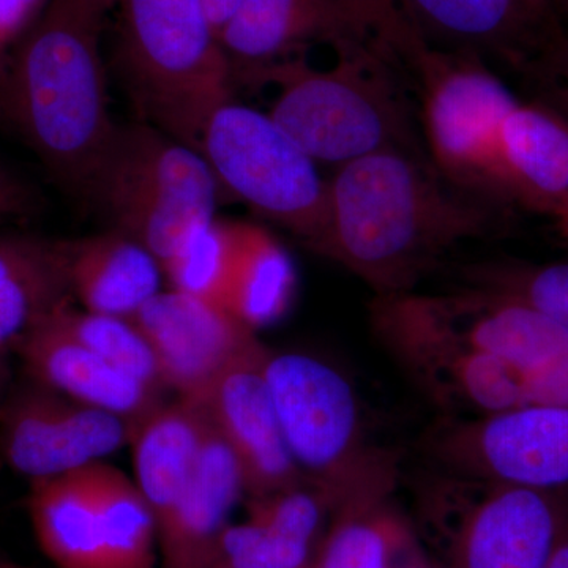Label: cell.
Wrapping results in <instances>:
<instances>
[{
    "mask_svg": "<svg viewBox=\"0 0 568 568\" xmlns=\"http://www.w3.org/2000/svg\"><path fill=\"white\" fill-rule=\"evenodd\" d=\"M327 185V231L317 253L375 295L416 291L452 248L495 226L493 205L455 189L422 152L369 153L336 168Z\"/></svg>",
    "mask_w": 568,
    "mask_h": 568,
    "instance_id": "6da1fadb",
    "label": "cell"
},
{
    "mask_svg": "<svg viewBox=\"0 0 568 568\" xmlns=\"http://www.w3.org/2000/svg\"><path fill=\"white\" fill-rule=\"evenodd\" d=\"M104 14L82 0H51L0 80L3 108L48 171L91 196L119 125L100 54Z\"/></svg>",
    "mask_w": 568,
    "mask_h": 568,
    "instance_id": "7a4b0ae2",
    "label": "cell"
},
{
    "mask_svg": "<svg viewBox=\"0 0 568 568\" xmlns=\"http://www.w3.org/2000/svg\"><path fill=\"white\" fill-rule=\"evenodd\" d=\"M331 69L301 55L265 71L256 85L278 88L268 114L316 163L335 168L386 149L426 153L402 71L372 44L336 48Z\"/></svg>",
    "mask_w": 568,
    "mask_h": 568,
    "instance_id": "3957f363",
    "label": "cell"
},
{
    "mask_svg": "<svg viewBox=\"0 0 568 568\" xmlns=\"http://www.w3.org/2000/svg\"><path fill=\"white\" fill-rule=\"evenodd\" d=\"M264 373L287 450L334 517L384 506L395 488L396 463L366 436L349 381L304 353L268 351Z\"/></svg>",
    "mask_w": 568,
    "mask_h": 568,
    "instance_id": "277c9868",
    "label": "cell"
},
{
    "mask_svg": "<svg viewBox=\"0 0 568 568\" xmlns=\"http://www.w3.org/2000/svg\"><path fill=\"white\" fill-rule=\"evenodd\" d=\"M118 3L134 102L148 123L197 151L205 123L233 100L235 82L204 0Z\"/></svg>",
    "mask_w": 568,
    "mask_h": 568,
    "instance_id": "5b68a950",
    "label": "cell"
},
{
    "mask_svg": "<svg viewBox=\"0 0 568 568\" xmlns=\"http://www.w3.org/2000/svg\"><path fill=\"white\" fill-rule=\"evenodd\" d=\"M91 196L114 230L140 242L163 268L197 226L215 219L222 192L196 149L136 123L119 126Z\"/></svg>",
    "mask_w": 568,
    "mask_h": 568,
    "instance_id": "8992f818",
    "label": "cell"
},
{
    "mask_svg": "<svg viewBox=\"0 0 568 568\" xmlns=\"http://www.w3.org/2000/svg\"><path fill=\"white\" fill-rule=\"evenodd\" d=\"M197 151L220 192L320 252L327 231V181L268 112L224 103L205 123Z\"/></svg>",
    "mask_w": 568,
    "mask_h": 568,
    "instance_id": "52a82bcc",
    "label": "cell"
},
{
    "mask_svg": "<svg viewBox=\"0 0 568 568\" xmlns=\"http://www.w3.org/2000/svg\"><path fill=\"white\" fill-rule=\"evenodd\" d=\"M409 74L420 95L429 163L455 189L491 205L497 201L493 178L497 130L518 100L487 62L469 52L426 44Z\"/></svg>",
    "mask_w": 568,
    "mask_h": 568,
    "instance_id": "ba28073f",
    "label": "cell"
},
{
    "mask_svg": "<svg viewBox=\"0 0 568 568\" xmlns=\"http://www.w3.org/2000/svg\"><path fill=\"white\" fill-rule=\"evenodd\" d=\"M425 515L447 532L448 568H547L568 515L562 491L432 478Z\"/></svg>",
    "mask_w": 568,
    "mask_h": 568,
    "instance_id": "9c48e42d",
    "label": "cell"
},
{
    "mask_svg": "<svg viewBox=\"0 0 568 568\" xmlns=\"http://www.w3.org/2000/svg\"><path fill=\"white\" fill-rule=\"evenodd\" d=\"M369 324L377 342L447 417H477L528 406L519 377L478 353L418 308L410 293L375 295Z\"/></svg>",
    "mask_w": 568,
    "mask_h": 568,
    "instance_id": "30bf717a",
    "label": "cell"
},
{
    "mask_svg": "<svg viewBox=\"0 0 568 568\" xmlns=\"http://www.w3.org/2000/svg\"><path fill=\"white\" fill-rule=\"evenodd\" d=\"M424 447L447 476L538 491L568 487V407L528 405L447 417Z\"/></svg>",
    "mask_w": 568,
    "mask_h": 568,
    "instance_id": "8fae6325",
    "label": "cell"
},
{
    "mask_svg": "<svg viewBox=\"0 0 568 568\" xmlns=\"http://www.w3.org/2000/svg\"><path fill=\"white\" fill-rule=\"evenodd\" d=\"M414 301L429 320L478 353L506 364L529 405L568 407V328L544 313L484 287L424 294Z\"/></svg>",
    "mask_w": 568,
    "mask_h": 568,
    "instance_id": "7c38bea8",
    "label": "cell"
},
{
    "mask_svg": "<svg viewBox=\"0 0 568 568\" xmlns=\"http://www.w3.org/2000/svg\"><path fill=\"white\" fill-rule=\"evenodd\" d=\"M422 39L437 50L493 59L530 81L568 50L552 0H402Z\"/></svg>",
    "mask_w": 568,
    "mask_h": 568,
    "instance_id": "4fadbf2b",
    "label": "cell"
},
{
    "mask_svg": "<svg viewBox=\"0 0 568 568\" xmlns=\"http://www.w3.org/2000/svg\"><path fill=\"white\" fill-rule=\"evenodd\" d=\"M123 418L29 379L0 403V454L29 480L103 462L132 439Z\"/></svg>",
    "mask_w": 568,
    "mask_h": 568,
    "instance_id": "5bb4252c",
    "label": "cell"
},
{
    "mask_svg": "<svg viewBox=\"0 0 568 568\" xmlns=\"http://www.w3.org/2000/svg\"><path fill=\"white\" fill-rule=\"evenodd\" d=\"M130 320L151 345L166 390L185 402H203L231 365L261 345L230 310L181 291H160Z\"/></svg>",
    "mask_w": 568,
    "mask_h": 568,
    "instance_id": "9a60e30c",
    "label": "cell"
},
{
    "mask_svg": "<svg viewBox=\"0 0 568 568\" xmlns=\"http://www.w3.org/2000/svg\"><path fill=\"white\" fill-rule=\"evenodd\" d=\"M268 351L261 343L239 358L220 376L203 402L197 403L237 458L245 495L250 497L306 484L287 450L265 379Z\"/></svg>",
    "mask_w": 568,
    "mask_h": 568,
    "instance_id": "2e32d148",
    "label": "cell"
},
{
    "mask_svg": "<svg viewBox=\"0 0 568 568\" xmlns=\"http://www.w3.org/2000/svg\"><path fill=\"white\" fill-rule=\"evenodd\" d=\"M353 41L365 40L335 0H241L220 32L234 81L248 85L312 44L336 50Z\"/></svg>",
    "mask_w": 568,
    "mask_h": 568,
    "instance_id": "e0dca14e",
    "label": "cell"
},
{
    "mask_svg": "<svg viewBox=\"0 0 568 568\" xmlns=\"http://www.w3.org/2000/svg\"><path fill=\"white\" fill-rule=\"evenodd\" d=\"M14 351L29 379L123 418L132 432L166 403L162 392L145 386L81 345L59 324L54 312L33 325Z\"/></svg>",
    "mask_w": 568,
    "mask_h": 568,
    "instance_id": "ac0fdd59",
    "label": "cell"
},
{
    "mask_svg": "<svg viewBox=\"0 0 568 568\" xmlns=\"http://www.w3.org/2000/svg\"><path fill=\"white\" fill-rule=\"evenodd\" d=\"M496 197L555 216L568 204V122L545 104L518 102L497 130Z\"/></svg>",
    "mask_w": 568,
    "mask_h": 568,
    "instance_id": "d6986e66",
    "label": "cell"
},
{
    "mask_svg": "<svg viewBox=\"0 0 568 568\" xmlns=\"http://www.w3.org/2000/svg\"><path fill=\"white\" fill-rule=\"evenodd\" d=\"M244 495L237 458L209 420L192 477L159 528L164 568H207L216 538Z\"/></svg>",
    "mask_w": 568,
    "mask_h": 568,
    "instance_id": "ffe728a7",
    "label": "cell"
},
{
    "mask_svg": "<svg viewBox=\"0 0 568 568\" xmlns=\"http://www.w3.org/2000/svg\"><path fill=\"white\" fill-rule=\"evenodd\" d=\"M61 245L71 298L85 312L130 320L162 291L159 261L121 231Z\"/></svg>",
    "mask_w": 568,
    "mask_h": 568,
    "instance_id": "44dd1931",
    "label": "cell"
},
{
    "mask_svg": "<svg viewBox=\"0 0 568 568\" xmlns=\"http://www.w3.org/2000/svg\"><path fill=\"white\" fill-rule=\"evenodd\" d=\"M207 428L203 406L178 398L156 407L133 429L134 481L155 515L156 528L181 499Z\"/></svg>",
    "mask_w": 568,
    "mask_h": 568,
    "instance_id": "7402d4cb",
    "label": "cell"
},
{
    "mask_svg": "<svg viewBox=\"0 0 568 568\" xmlns=\"http://www.w3.org/2000/svg\"><path fill=\"white\" fill-rule=\"evenodd\" d=\"M69 301L61 241L0 237V354Z\"/></svg>",
    "mask_w": 568,
    "mask_h": 568,
    "instance_id": "603a6c76",
    "label": "cell"
},
{
    "mask_svg": "<svg viewBox=\"0 0 568 568\" xmlns=\"http://www.w3.org/2000/svg\"><path fill=\"white\" fill-rule=\"evenodd\" d=\"M290 253L264 227L231 222V260L222 305L253 331L276 323L294 301Z\"/></svg>",
    "mask_w": 568,
    "mask_h": 568,
    "instance_id": "cb8c5ba5",
    "label": "cell"
},
{
    "mask_svg": "<svg viewBox=\"0 0 568 568\" xmlns=\"http://www.w3.org/2000/svg\"><path fill=\"white\" fill-rule=\"evenodd\" d=\"M28 510L33 536L55 568H103L100 519L88 466L31 480Z\"/></svg>",
    "mask_w": 568,
    "mask_h": 568,
    "instance_id": "d4e9b609",
    "label": "cell"
},
{
    "mask_svg": "<svg viewBox=\"0 0 568 568\" xmlns=\"http://www.w3.org/2000/svg\"><path fill=\"white\" fill-rule=\"evenodd\" d=\"M100 519L103 568H156L159 528L136 481L104 462L88 466Z\"/></svg>",
    "mask_w": 568,
    "mask_h": 568,
    "instance_id": "484cf974",
    "label": "cell"
},
{
    "mask_svg": "<svg viewBox=\"0 0 568 568\" xmlns=\"http://www.w3.org/2000/svg\"><path fill=\"white\" fill-rule=\"evenodd\" d=\"M54 317L81 345L104 362L156 392H166L159 364L144 334L129 317L97 315L74 308L73 301L54 310Z\"/></svg>",
    "mask_w": 568,
    "mask_h": 568,
    "instance_id": "4316f807",
    "label": "cell"
},
{
    "mask_svg": "<svg viewBox=\"0 0 568 568\" xmlns=\"http://www.w3.org/2000/svg\"><path fill=\"white\" fill-rule=\"evenodd\" d=\"M403 538L383 506L343 511L332 519L312 568H398Z\"/></svg>",
    "mask_w": 568,
    "mask_h": 568,
    "instance_id": "83f0119b",
    "label": "cell"
},
{
    "mask_svg": "<svg viewBox=\"0 0 568 568\" xmlns=\"http://www.w3.org/2000/svg\"><path fill=\"white\" fill-rule=\"evenodd\" d=\"M462 280L507 295L568 328V263H478L466 265Z\"/></svg>",
    "mask_w": 568,
    "mask_h": 568,
    "instance_id": "f1b7e54d",
    "label": "cell"
},
{
    "mask_svg": "<svg viewBox=\"0 0 568 568\" xmlns=\"http://www.w3.org/2000/svg\"><path fill=\"white\" fill-rule=\"evenodd\" d=\"M231 260V222L213 219L201 224L163 265L170 290L222 305Z\"/></svg>",
    "mask_w": 568,
    "mask_h": 568,
    "instance_id": "f546056e",
    "label": "cell"
},
{
    "mask_svg": "<svg viewBox=\"0 0 568 568\" xmlns=\"http://www.w3.org/2000/svg\"><path fill=\"white\" fill-rule=\"evenodd\" d=\"M316 549L245 519L216 538L207 568H308Z\"/></svg>",
    "mask_w": 568,
    "mask_h": 568,
    "instance_id": "4dcf8cb0",
    "label": "cell"
},
{
    "mask_svg": "<svg viewBox=\"0 0 568 568\" xmlns=\"http://www.w3.org/2000/svg\"><path fill=\"white\" fill-rule=\"evenodd\" d=\"M332 518L334 514L327 500L308 484L250 497L246 504V519L250 521L315 549L327 532Z\"/></svg>",
    "mask_w": 568,
    "mask_h": 568,
    "instance_id": "1f68e13d",
    "label": "cell"
},
{
    "mask_svg": "<svg viewBox=\"0 0 568 568\" xmlns=\"http://www.w3.org/2000/svg\"><path fill=\"white\" fill-rule=\"evenodd\" d=\"M358 36L388 61L409 71L426 41L407 17L402 0H335Z\"/></svg>",
    "mask_w": 568,
    "mask_h": 568,
    "instance_id": "d6a6232c",
    "label": "cell"
},
{
    "mask_svg": "<svg viewBox=\"0 0 568 568\" xmlns=\"http://www.w3.org/2000/svg\"><path fill=\"white\" fill-rule=\"evenodd\" d=\"M41 0H0V58L10 44L29 31Z\"/></svg>",
    "mask_w": 568,
    "mask_h": 568,
    "instance_id": "836d02e7",
    "label": "cell"
},
{
    "mask_svg": "<svg viewBox=\"0 0 568 568\" xmlns=\"http://www.w3.org/2000/svg\"><path fill=\"white\" fill-rule=\"evenodd\" d=\"M534 84L544 95L545 106L551 108L568 122V51Z\"/></svg>",
    "mask_w": 568,
    "mask_h": 568,
    "instance_id": "e575fe53",
    "label": "cell"
},
{
    "mask_svg": "<svg viewBox=\"0 0 568 568\" xmlns=\"http://www.w3.org/2000/svg\"><path fill=\"white\" fill-rule=\"evenodd\" d=\"M31 201L29 190L0 164V215H24Z\"/></svg>",
    "mask_w": 568,
    "mask_h": 568,
    "instance_id": "d590c367",
    "label": "cell"
},
{
    "mask_svg": "<svg viewBox=\"0 0 568 568\" xmlns=\"http://www.w3.org/2000/svg\"><path fill=\"white\" fill-rule=\"evenodd\" d=\"M241 0H204L205 10H207L209 17L216 33L223 31L224 24L230 21L233 17L234 11L237 10Z\"/></svg>",
    "mask_w": 568,
    "mask_h": 568,
    "instance_id": "8d00e7d4",
    "label": "cell"
},
{
    "mask_svg": "<svg viewBox=\"0 0 568 568\" xmlns=\"http://www.w3.org/2000/svg\"><path fill=\"white\" fill-rule=\"evenodd\" d=\"M547 568H568V515L560 530L556 547L552 549Z\"/></svg>",
    "mask_w": 568,
    "mask_h": 568,
    "instance_id": "74e56055",
    "label": "cell"
},
{
    "mask_svg": "<svg viewBox=\"0 0 568 568\" xmlns=\"http://www.w3.org/2000/svg\"><path fill=\"white\" fill-rule=\"evenodd\" d=\"M82 2L88 3L89 7L104 14L112 6L118 3V0H82Z\"/></svg>",
    "mask_w": 568,
    "mask_h": 568,
    "instance_id": "f35d334b",
    "label": "cell"
},
{
    "mask_svg": "<svg viewBox=\"0 0 568 568\" xmlns=\"http://www.w3.org/2000/svg\"><path fill=\"white\" fill-rule=\"evenodd\" d=\"M555 219L558 220L560 231H562V234L566 235L568 241V204L564 205V207L556 213Z\"/></svg>",
    "mask_w": 568,
    "mask_h": 568,
    "instance_id": "ab89813d",
    "label": "cell"
},
{
    "mask_svg": "<svg viewBox=\"0 0 568 568\" xmlns=\"http://www.w3.org/2000/svg\"><path fill=\"white\" fill-rule=\"evenodd\" d=\"M0 568H26L18 566V564L9 562V560H0Z\"/></svg>",
    "mask_w": 568,
    "mask_h": 568,
    "instance_id": "60d3db41",
    "label": "cell"
},
{
    "mask_svg": "<svg viewBox=\"0 0 568 568\" xmlns=\"http://www.w3.org/2000/svg\"><path fill=\"white\" fill-rule=\"evenodd\" d=\"M562 17L566 20V24L568 22V0H564L562 2Z\"/></svg>",
    "mask_w": 568,
    "mask_h": 568,
    "instance_id": "b9f144b4",
    "label": "cell"
},
{
    "mask_svg": "<svg viewBox=\"0 0 568 568\" xmlns=\"http://www.w3.org/2000/svg\"><path fill=\"white\" fill-rule=\"evenodd\" d=\"M3 396L6 395L2 394V386H0V403H2Z\"/></svg>",
    "mask_w": 568,
    "mask_h": 568,
    "instance_id": "7bdbcfd3",
    "label": "cell"
},
{
    "mask_svg": "<svg viewBox=\"0 0 568 568\" xmlns=\"http://www.w3.org/2000/svg\"><path fill=\"white\" fill-rule=\"evenodd\" d=\"M2 219H6V216H3V215H0V220H2Z\"/></svg>",
    "mask_w": 568,
    "mask_h": 568,
    "instance_id": "ee69618b",
    "label": "cell"
},
{
    "mask_svg": "<svg viewBox=\"0 0 568 568\" xmlns=\"http://www.w3.org/2000/svg\"><path fill=\"white\" fill-rule=\"evenodd\" d=\"M308 568H312V567H308Z\"/></svg>",
    "mask_w": 568,
    "mask_h": 568,
    "instance_id": "f6af8a7d",
    "label": "cell"
}]
</instances>
